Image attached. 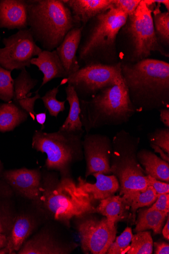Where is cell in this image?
<instances>
[{"label": "cell", "mask_w": 169, "mask_h": 254, "mask_svg": "<svg viewBox=\"0 0 169 254\" xmlns=\"http://www.w3.org/2000/svg\"><path fill=\"white\" fill-rule=\"evenodd\" d=\"M121 75L136 112L169 108V63L147 59L121 63Z\"/></svg>", "instance_id": "cell-1"}, {"label": "cell", "mask_w": 169, "mask_h": 254, "mask_svg": "<svg viewBox=\"0 0 169 254\" xmlns=\"http://www.w3.org/2000/svg\"><path fill=\"white\" fill-rule=\"evenodd\" d=\"M37 123L42 126L41 130H43L45 129V123L46 121V112L40 113L36 114L35 117Z\"/></svg>", "instance_id": "cell-40"}, {"label": "cell", "mask_w": 169, "mask_h": 254, "mask_svg": "<svg viewBox=\"0 0 169 254\" xmlns=\"http://www.w3.org/2000/svg\"><path fill=\"white\" fill-rule=\"evenodd\" d=\"M140 138L124 129L117 132L112 141L111 171L119 185V194L146 190L148 176L137 158Z\"/></svg>", "instance_id": "cell-7"}, {"label": "cell", "mask_w": 169, "mask_h": 254, "mask_svg": "<svg viewBox=\"0 0 169 254\" xmlns=\"http://www.w3.org/2000/svg\"><path fill=\"white\" fill-rule=\"evenodd\" d=\"M81 26L92 18L113 8L112 0H63Z\"/></svg>", "instance_id": "cell-17"}, {"label": "cell", "mask_w": 169, "mask_h": 254, "mask_svg": "<svg viewBox=\"0 0 169 254\" xmlns=\"http://www.w3.org/2000/svg\"><path fill=\"white\" fill-rule=\"evenodd\" d=\"M2 42L5 46L0 49V66L11 72L30 67L32 59L43 51L36 44L28 28L4 38Z\"/></svg>", "instance_id": "cell-10"}, {"label": "cell", "mask_w": 169, "mask_h": 254, "mask_svg": "<svg viewBox=\"0 0 169 254\" xmlns=\"http://www.w3.org/2000/svg\"><path fill=\"white\" fill-rule=\"evenodd\" d=\"M169 213L157 210H140L135 229L136 233L152 229L155 234H160L166 217Z\"/></svg>", "instance_id": "cell-27"}, {"label": "cell", "mask_w": 169, "mask_h": 254, "mask_svg": "<svg viewBox=\"0 0 169 254\" xmlns=\"http://www.w3.org/2000/svg\"><path fill=\"white\" fill-rule=\"evenodd\" d=\"M149 186L152 187L158 195L169 193V184L148 176Z\"/></svg>", "instance_id": "cell-36"}, {"label": "cell", "mask_w": 169, "mask_h": 254, "mask_svg": "<svg viewBox=\"0 0 169 254\" xmlns=\"http://www.w3.org/2000/svg\"><path fill=\"white\" fill-rule=\"evenodd\" d=\"M65 91L69 110L67 118L59 129L69 131H84L80 118V100L76 92L74 87L69 85L65 87Z\"/></svg>", "instance_id": "cell-24"}, {"label": "cell", "mask_w": 169, "mask_h": 254, "mask_svg": "<svg viewBox=\"0 0 169 254\" xmlns=\"http://www.w3.org/2000/svg\"><path fill=\"white\" fill-rule=\"evenodd\" d=\"M70 248L61 245L49 235L39 234L25 243L18 252L19 254H69Z\"/></svg>", "instance_id": "cell-20"}, {"label": "cell", "mask_w": 169, "mask_h": 254, "mask_svg": "<svg viewBox=\"0 0 169 254\" xmlns=\"http://www.w3.org/2000/svg\"><path fill=\"white\" fill-rule=\"evenodd\" d=\"M148 138L151 144L159 147L169 155V128H157L148 134Z\"/></svg>", "instance_id": "cell-33"}, {"label": "cell", "mask_w": 169, "mask_h": 254, "mask_svg": "<svg viewBox=\"0 0 169 254\" xmlns=\"http://www.w3.org/2000/svg\"><path fill=\"white\" fill-rule=\"evenodd\" d=\"M151 146L155 150V152L159 153L160 154L163 160L168 163H169V155L167 154L163 150L156 145L151 144Z\"/></svg>", "instance_id": "cell-39"}, {"label": "cell", "mask_w": 169, "mask_h": 254, "mask_svg": "<svg viewBox=\"0 0 169 254\" xmlns=\"http://www.w3.org/2000/svg\"><path fill=\"white\" fill-rule=\"evenodd\" d=\"M160 120L166 127L169 128V108H163L159 110Z\"/></svg>", "instance_id": "cell-38"}, {"label": "cell", "mask_w": 169, "mask_h": 254, "mask_svg": "<svg viewBox=\"0 0 169 254\" xmlns=\"http://www.w3.org/2000/svg\"><path fill=\"white\" fill-rule=\"evenodd\" d=\"M132 229L127 227L110 247L108 254H125L128 250L133 237Z\"/></svg>", "instance_id": "cell-32"}, {"label": "cell", "mask_w": 169, "mask_h": 254, "mask_svg": "<svg viewBox=\"0 0 169 254\" xmlns=\"http://www.w3.org/2000/svg\"><path fill=\"white\" fill-rule=\"evenodd\" d=\"M131 244L127 252L128 254H152L153 240L150 232L146 230L138 232L133 236Z\"/></svg>", "instance_id": "cell-29"}, {"label": "cell", "mask_w": 169, "mask_h": 254, "mask_svg": "<svg viewBox=\"0 0 169 254\" xmlns=\"http://www.w3.org/2000/svg\"><path fill=\"white\" fill-rule=\"evenodd\" d=\"M149 211L157 210L161 212L169 213V195L163 194L158 195L157 201L150 209Z\"/></svg>", "instance_id": "cell-35"}, {"label": "cell", "mask_w": 169, "mask_h": 254, "mask_svg": "<svg viewBox=\"0 0 169 254\" xmlns=\"http://www.w3.org/2000/svg\"><path fill=\"white\" fill-rule=\"evenodd\" d=\"M31 64L37 66L43 74L42 86L56 78H65L66 73L56 50L50 52L43 51L31 61Z\"/></svg>", "instance_id": "cell-19"}, {"label": "cell", "mask_w": 169, "mask_h": 254, "mask_svg": "<svg viewBox=\"0 0 169 254\" xmlns=\"http://www.w3.org/2000/svg\"><path fill=\"white\" fill-rule=\"evenodd\" d=\"M80 118L86 133L106 126L127 124L136 113L123 78L87 100H80Z\"/></svg>", "instance_id": "cell-5"}, {"label": "cell", "mask_w": 169, "mask_h": 254, "mask_svg": "<svg viewBox=\"0 0 169 254\" xmlns=\"http://www.w3.org/2000/svg\"><path fill=\"white\" fill-rule=\"evenodd\" d=\"M158 196V195L151 186H149L144 191H132L122 195L125 203L131 208L134 220L137 209L151 205L157 199Z\"/></svg>", "instance_id": "cell-28"}, {"label": "cell", "mask_w": 169, "mask_h": 254, "mask_svg": "<svg viewBox=\"0 0 169 254\" xmlns=\"http://www.w3.org/2000/svg\"><path fill=\"white\" fill-rule=\"evenodd\" d=\"M92 175L96 179L95 183H88L79 177L77 186L90 194L94 200H101L113 196L119 190L118 181L113 175L107 176L97 173Z\"/></svg>", "instance_id": "cell-18"}, {"label": "cell", "mask_w": 169, "mask_h": 254, "mask_svg": "<svg viewBox=\"0 0 169 254\" xmlns=\"http://www.w3.org/2000/svg\"><path fill=\"white\" fill-rule=\"evenodd\" d=\"M2 177L10 186L23 196L40 199L42 193V174L38 169L26 168L3 172Z\"/></svg>", "instance_id": "cell-13"}, {"label": "cell", "mask_w": 169, "mask_h": 254, "mask_svg": "<svg viewBox=\"0 0 169 254\" xmlns=\"http://www.w3.org/2000/svg\"><path fill=\"white\" fill-rule=\"evenodd\" d=\"M4 232L1 221H0V234H2Z\"/></svg>", "instance_id": "cell-44"}, {"label": "cell", "mask_w": 169, "mask_h": 254, "mask_svg": "<svg viewBox=\"0 0 169 254\" xmlns=\"http://www.w3.org/2000/svg\"><path fill=\"white\" fill-rule=\"evenodd\" d=\"M81 248L85 254H105L114 241L116 228L107 218H86L77 224Z\"/></svg>", "instance_id": "cell-11"}, {"label": "cell", "mask_w": 169, "mask_h": 254, "mask_svg": "<svg viewBox=\"0 0 169 254\" xmlns=\"http://www.w3.org/2000/svg\"><path fill=\"white\" fill-rule=\"evenodd\" d=\"M138 162L147 176L169 183V165L151 151L142 149L137 153Z\"/></svg>", "instance_id": "cell-21"}, {"label": "cell", "mask_w": 169, "mask_h": 254, "mask_svg": "<svg viewBox=\"0 0 169 254\" xmlns=\"http://www.w3.org/2000/svg\"><path fill=\"white\" fill-rule=\"evenodd\" d=\"M83 26L70 30L56 50L64 68L67 77L75 73L81 67L77 53L82 37Z\"/></svg>", "instance_id": "cell-16"}, {"label": "cell", "mask_w": 169, "mask_h": 254, "mask_svg": "<svg viewBox=\"0 0 169 254\" xmlns=\"http://www.w3.org/2000/svg\"><path fill=\"white\" fill-rule=\"evenodd\" d=\"M155 5L151 0H141L136 10L128 15L120 29L116 49L120 63L132 64L149 59L153 52L169 57V51L161 44L155 31L153 19Z\"/></svg>", "instance_id": "cell-3"}, {"label": "cell", "mask_w": 169, "mask_h": 254, "mask_svg": "<svg viewBox=\"0 0 169 254\" xmlns=\"http://www.w3.org/2000/svg\"><path fill=\"white\" fill-rule=\"evenodd\" d=\"M14 94V79L11 71L0 66V100L9 103L12 102Z\"/></svg>", "instance_id": "cell-31"}, {"label": "cell", "mask_w": 169, "mask_h": 254, "mask_svg": "<svg viewBox=\"0 0 169 254\" xmlns=\"http://www.w3.org/2000/svg\"><path fill=\"white\" fill-rule=\"evenodd\" d=\"M168 219L167 221V223L164 227L162 230V234L165 238L167 241L169 240V215H168Z\"/></svg>", "instance_id": "cell-41"}, {"label": "cell", "mask_w": 169, "mask_h": 254, "mask_svg": "<svg viewBox=\"0 0 169 254\" xmlns=\"http://www.w3.org/2000/svg\"><path fill=\"white\" fill-rule=\"evenodd\" d=\"M55 174L44 176L40 197L45 208L56 220L67 224L74 217L96 212L92 196L79 188L70 177L59 180Z\"/></svg>", "instance_id": "cell-6"}, {"label": "cell", "mask_w": 169, "mask_h": 254, "mask_svg": "<svg viewBox=\"0 0 169 254\" xmlns=\"http://www.w3.org/2000/svg\"><path fill=\"white\" fill-rule=\"evenodd\" d=\"M3 165L1 162V161L0 160V177L2 176L3 173Z\"/></svg>", "instance_id": "cell-43"}, {"label": "cell", "mask_w": 169, "mask_h": 254, "mask_svg": "<svg viewBox=\"0 0 169 254\" xmlns=\"http://www.w3.org/2000/svg\"><path fill=\"white\" fill-rule=\"evenodd\" d=\"M29 117L27 111L12 102L0 104V132L13 131Z\"/></svg>", "instance_id": "cell-22"}, {"label": "cell", "mask_w": 169, "mask_h": 254, "mask_svg": "<svg viewBox=\"0 0 169 254\" xmlns=\"http://www.w3.org/2000/svg\"><path fill=\"white\" fill-rule=\"evenodd\" d=\"M158 3L153 11V19L156 35L163 47L166 49L169 46V12L160 10L161 4L166 6V0H152ZM167 50V49H166Z\"/></svg>", "instance_id": "cell-26"}, {"label": "cell", "mask_w": 169, "mask_h": 254, "mask_svg": "<svg viewBox=\"0 0 169 254\" xmlns=\"http://www.w3.org/2000/svg\"><path fill=\"white\" fill-rule=\"evenodd\" d=\"M129 209L122 197L113 195L101 200L96 208V212L106 216L110 222L115 224L126 217Z\"/></svg>", "instance_id": "cell-25"}, {"label": "cell", "mask_w": 169, "mask_h": 254, "mask_svg": "<svg viewBox=\"0 0 169 254\" xmlns=\"http://www.w3.org/2000/svg\"><path fill=\"white\" fill-rule=\"evenodd\" d=\"M120 65L121 63L83 65L75 73L63 78L60 85L67 83L74 87L79 100H89L102 90L115 85L122 78Z\"/></svg>", "instance_id": "cell-9"}, {"label": "cell", "mask_w": 169, "mask_h": 254, "mask_svg": "<svg viewBox=\"0 0 169 254\" xmlns=\"http://www.w3.org/2000/svg\"><path fill=\"white\" fill-rule=\"evenodd\" d=\"M0 40H1V37H0Z\"/></svg>", "instance_id": "cell-45"}, {"label": "cell", "mask_w": 169, "mask_h": 254, "mask_svg": "<svg viewBox=\"0 0 169 254\" xmlns=\"http://www.w3.org/2000/svg\"><path fill=\"white\" fill-rule=\"evenodd\" d=\"M128 15L121 10L112 8L90 19L83 27L77 53L80 66L101 64L120 63L116 49L118 33Z\"/></svg>", "instance_id": "cell-2"}, {"label": "cell", "mask_w": 169, "mask_h": 254, "mask_svg": "<svg viewBox=\"0 0 169 254\" xmlns=\"http://www.w3.org/2000/svg\"><path fill=\"white\" fill-rule=\"evenodd\" d=\"M140 2L141 0H112L113 8L130 15L134 12Z\"/></svg>", "instance_id": "cell-34"}, {"label": "cell", "mask_w": 169, "mask_h": 254, "mask_svg": "<svg viewBox=\"0 0 169 254\" xmlns=\"http://www.w3.org/2000/svg\"><path fill=\"white\" fill-rule=\"evenodd\" d=\"M28 18L27 0H0V28L27 29Z\"/></svg>", "instance_id": "cell-15"}, {"label": "cell", "mask_w": 169, "mask_h": 254, "mask_svg": "<svg viewBox=\"0 0 169 254\" xmlns=\"http://www.w3.org/2000/svg\"><path fill=\"white\" fill-rule=\"evenodd\" d=\"M85 131L75 132L59 129L54 132L36 130L32 148L46 153L45 167L60 172L62 177H70L71 166L83 159L82 138Z\"/></svg>", "instance_id": "cell-8"}, {"label": "cell", "mask_w": 169, "mask_h": 254, "mask_svg": "<svg viewBox=\"0 0 169 254\" xmlns=\"http://www.w3.org/2000/svg\"><path fill=\"white\" fill-rule=\"evenodd\" d=\"M35 224L29 217L21 216L16 220L6 248L9 254L18 252L26 240L32 234Z\"/></svg>", "instance_id": "cell-23"}, {"label": "cell", "mask_w": 169, "mask_h": 254, "mask_svg": "<svg viewBox=\"0 0 169 254\" xmlns=\"http://www.w3.org/2000/svg\"><path fill=\"white\" fill-rule=\"evenodd\" d=\"M28 27L43 51L56 50L72 29L82 27L63 0H27Z\"/></svg>", "instance_id": "cell-4"}, {"label": "cell", "mask_w": 169, "mask_h": 254, "mask_svg": "<svg viewBox=\"0 0 169 254\" xmlns=\"http://www.w3.org/2000/svg\"><path fill=\"white\" fill-rule=\"evenodd\" d=\"M155 249V254H169V245L168 243L164 242H159L154 243Z\"/></svg>", "instance_id": "cell-37"}, {"label": "cell", "mask_w": 169, "mask_h": 254, "mask_svg": "<svg viewBox=\"0 0 169 254\" xmlns=\"http://www.w3.org/2000/svg\"><path fill=\"white\" fill-rule=\"evenodd\" d=\"M21 71L18 77L14 79L12 102L27 111L29 116L35 121L36 115L34 110L35 102L41 97L39 94V89L35 92V96L31 97L32 95L31 91L39 81L31 77L26 68Z\"/></svg>", "instance_id": "cell-14"}, {"label": "cell", "mask_w": 169, "mask_h": 254, "mask_svg": "<svg viewBox=\"0 0 169 254\" xmlns=\"http://www.w3.org/2000/svg\"><path fill=\"white\" fill-rule=\"evenodd\" d=\"M59 86H58L48 90L41 98L51 116L56 118L59 113L63 112L65 110V105L66 101H59L57 100L56 96L59 92Z\"/></svg>", "instance_id": "cell-30"}, {"label": "cell", "mask_w": 169, "mask_h": 254, "mask_svg": "<svg viewBox=\"0 0 169 254\" xmlns=\"http://www.w3.org/2000/svg\"><path fill=\"white\" fill-rule=\"evenodd\" d=\"M7 243L8 241L6 237L2 234H0V249L6 247Z\"/></svg>", "instance_id": "cell-42"}, {"label": "cell", "mask_w": 169, "mask_h": 254, "mask_svg": "<svg viewBox=\"0 0 169 254\" xmlns=\"http://www.w3.org/2000/svg\"><path fill=\"white\" fill-rule=\"evenodd\" d=\"M86 161L85 176L94 173L112 174L111 159L113 152L112 141L109 136L102 134L86 133L82 141Z\"/></svg>", "instance_id": "cell-12"}]
</instances>
